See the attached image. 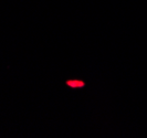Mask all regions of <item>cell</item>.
<instances>
[{"label":"cell","instance_id":"obj_1","mask_svg":"<svg viewBox=\"0 0 147 138\" xmlns=\"http://www.w3.org/2000/svg\"><path fill=\"white\" fill-rule=\"evenodd\" d=\"M67 85L76 88V87H82L84 85V83L81 82V81H69V82H67Z\"/></svg>","mask_w":147,"mask_h":138}]
</instances>
